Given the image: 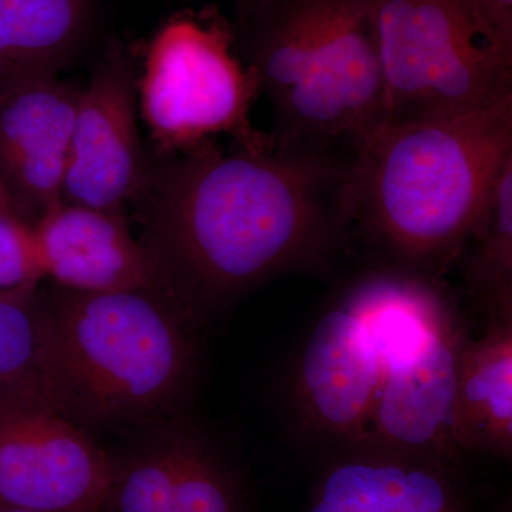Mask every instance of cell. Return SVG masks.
Listing matches in <instances>:
<instances>
[{"label": "cell", "mask_w": 512, "mask_h": 512, "mask_svg": "<svg viewBox=\"0 0 512 512\" xmlns=\"http://www.w3.org/2000/svg\"><path fill=\"white\" fill-rule=\"evenodd\" d=\"M5 396L46 397L39 289L0 292V397Z\"/></svg>", "instance_id": "16"}, {"label": "cell", "mask_w": 512, "mask_h": 512, "mask_svg": "<svg viewBox=\"0 0 512 512\" xmlns=\"http://www.w3.org/2000/svg\"><path fill=\"white\" fill-rule=\"evenodd\" d=\"M116 463L46 397H0V505L100 512Z\"/></svg>", "instance_id": "7"}, {"label": "cell", "mask_w": 512, "mask_h": 512, "mask_svg": "<svg viewBox=\"0 0 512 512\" xmlns=\"http://www.w3.org/2000/svg\"><path fill=\"white\" fill-rule=\"evenodd\" d=\"M386 123L457 116L512 96V47L481 0H372Z\"/></svg>", "instance_id": "4"}, {"label": "cell", "mask_w": 512, "mask_h": 512, "mask_svg": "<svg viewBox=\"0 0 512 512\" xmlns=\"http://www.w3.org/2000/svg\"><path fill=\"white\" fill-rule=\"evenodd\" d=\"M138 76L134 46L111 37L80 93L62 201L124 214L146 190L153 158L138 128Z\"/></svg>", "instance_id": "6"}, {"label": "cell", "mask_w": 512, "mask_h": 512, "mask_svg": "<svg viewBox=\"0 0 512 512\" xmlns=\"http://www.w3.org/2000/svg\"><path fill=\"white\" fill-rule=\"evenodd\" d=\"M357 171L350 141L153 158L141 241L194 315L275 276L325 274L353 232Z\"/></svg>", "instance_id": "1"}, {"label": "cell", "mask_w": 512, "mask_h": 512, "mask_svg": "<svg viewBox=\"0 0 512 512\" xmlns=\"http://www.w3.org/2000/svg\"><path fill=\"white\" fill-rule=\"evenodd\" d=\"M194 313L151 291L42 296V380L74 423H141L171 416L195 369Z\"/></svg>", "instance_id": "3"}, {"label": "cell", "mask_w": 512, "mask_h": 512, "mask_svg": "<svg viewBox=\"0 0 512 512\" xmlns=\"http://www.w3.org/2000/svg\"><path fill=\"white\" fill-rule=\"evenodd\" d=\"M382 373L375 342L345 291L316 320L296 362L299 426L342 450L365 447Z\"/></svg>", "instance_id": "8"}, {"label": "cell", "mask_w": 512, "mask_h": 512, "mask_svg": "<svg viewBox=\"0 0 512 512\" xmlns=\"http://www.w3.org/2000/svg\"><path fill=\"white\" fill-rule=\"evenodd\" d=\"M306 512H467L453 464L379 447L345 448Z\"/></svg>", "instance_id": "13"}, {"label": "cell", "mask_w": 512, "mask_h": 512, "mask_svg": "<svg viewBox=\"0 0 512 512\" xmlns=\"http://www.w3.org/2000/svg\"><path fill=\"white\" fill-rule=\"evenodd\" d=\"M512 161V96L457 116L384 123L359 146L356 212L382 266L439 276L483 227Z\"/></svg>", "instance_id": "2"}, {"label": "cell", "mask_w": 512, "mask_h": 512, "mask_svg": "<svg viewBox=\"0 0 512 512\" xmlns=\"http://www.w3.org/2000/svg\"><path fill=\"white\" fill-rule=\"evenodd\" d=\"M107 512H244L234 471L197 430L173 426L116 464Z\"/></svg>", "instance_id": "12"}, {"label": "cell", "mask_w": 512, "mask_h": 512, "mask_svg": "<svg viewBox=\"0 0 512 512\" xmlns=\"http://www.w3.org/2000/svg\"><path fill=\"white\" fill-rule=\"evenodd\" d=\"M466 339L454 313L384 366L365 447L448 464L466 456L456 437L457 363Z\"/></svg>", "instance_id": "9"}, {"label": "cell", "mask_w": 512, "mask_h": 512, "mask_svg": "<svg viewBox=\"0 0 512 512\" xmlns=\"http://www.w3.org/2000/svg\"><path fill=\"white\" fill-rule=\"evenodd\" d=\"M467 261L466 282L485 312L512 306V161L495 187Z\"/></svg>", "instance_id": "17"}, {"label": "cell", "mask_w": 512, "mask_h": 512, "mask_svg": "<svg viewBox=\"0 0 512 512\" xmlns=\"http://www.w3.org/2000/svg\"><path fill=\"white\" fill-rule=\"evenodd\" d=\"M261 93L239 59L231 22L217 10L175 13L144 49L138 109L156 158L177 156L228 136L235 147L271 150L275 138L252 124Z\"/></svg>", "instance_id": "5"}, {"label": "cell", "mask_w": 512, "mask_h": 512, "mask_svg": "<svg viewBox=\"0 0 512 512\" xmlns=\"http://www.w3.org/2000/svg\"><path fill=\"white\" fill-rule=\"evenodd\" d=\"M46 276L82 292L175 295L163 265L134 238L123 212L59 201L32 225Z\"/></svg>", "instance_id": "10"}, {"label": "cell", "mask_w": 512, "mask_h": 512, "mask_svg": "<svg viewBox=\"0 0 512 512\" xmlns=\"http://www.w3.org/2000/svg\"><path fill=\"white\" fill-rule=\"evenodd\" d=\"M0 512H43V511L26 510V508L8 507V505H0Z\"/></svg>", "instance_id": "21"}, {"label": "cell", "mask_w": 512, "mask_h": 512, "mask_svg": "<svg viewBox=\"0 0 512 512\" xmlns=\"http://www.w3.org/2000/svg\"><path fill=\"white\" fill-rule=\"evenodd\" d=\"M80 93L59 76L0 92V181L30 225L62 201Z\"/></svg>", "instance_id": "11"}, {"label": "cell", "mask_w": 512, "mask_h": 512, "mask_svg": "<svg viewBox=\"0 0 512 512\" xmlns=\"http://www.w3.org/2000/svg\"><path fill=\"white\" fill-rule=\"evenodd\" d=\"M46 276L32 225L0 212V292H32Z\"/></svg>", "instance_id": "18"}, {"label": "cell", "mask_w": 512, "mask_h": 512, "mask_svg": "<svg viewBox=\"0 0 512 512\" xmlns=\"http://www.w3.org/2000/svg\"><path fill=\"white\" fill-rule=\"evenodd\" d=\"M97 0H0V92L59 76L92 43Z\"/></svg>", "instance_id": "15"}, {"label": "cell", "mask_w": 512, "mask_h": 512, "mask_svg": "<svg viewBox=\"0 0 512 512\" xmlns=\"http://www.w3.org/2000/svg\"><path fill=\"white\" fill-rule=\"evenodd\" d=\"M0 212L13 214L16 215V217H19L18 210H16L15 204H13L12 198H10L9 192L6 190L2 181H0Z\"/></svg>", "instance_id": "20"}, {"label": "cell", "mask_w": 512, "mask_h": 512, "mask_svg": "<svg viewBox=\"0 0 512 512\" xmlns=\"http://www.w3.org/2000/svg\"><path fill=\"white\" fill-rule=\"evenodd\" d=\"M480 338L466 339L457 363L456 437L464 454L512 453V306L490 309Z\"/></svg>", "instance_id": "14"}, {"label": "cell", "mask_w": 512, "mask_h": 512, "mask_svg": "<svg viewBox=\"0 0 512 512\" xmlns=\"http://www.w3.org/2000/svg\"><path fill=\"white\" fill-rule=\"evenodd\" d=\"M487 18L505 45L512 46V0H481Z\"/></svg>", "instance_id": "19"}]
</instances>
